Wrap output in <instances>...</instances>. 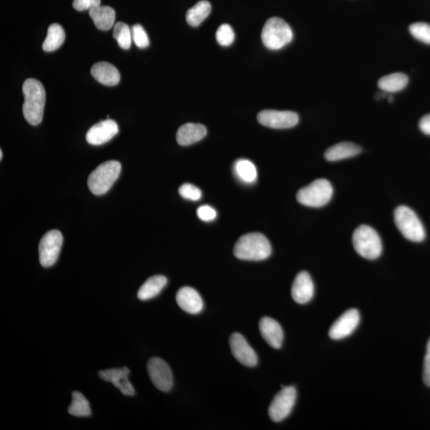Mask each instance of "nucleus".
<instances>
[{
	"instance_id": "2",
	"label": "nucleus",
	"mask_w": 430,
	"mask_h": 430,
	"mask_svg": "<svg viewBox=\"0 0 430 430\" xmlns=\"http://www.w3.org/2000/svg\"><path fill=\"white\" fill-rule=\"evenodd\" d=\"M272 247L267 237L259 233L242 236L235 244V257L244 261H263L270 257Z\"/></svg>"
},
{
	"instance_id": "23",
	"label": "nucleus",
	"mask_w": 430,
	"mask_h": 430,
	"mask_svg": "<svg viewBox=\"0 0 430 430\" xmlns=\"http://www.w3.org/2000/svg\"><path fill=\"white\" fill-rule=\"evenodd\" d=\"M167 279L165 276L156 275L148 279L139 289L137 298L141 300H148L158 296L166 286Z\"/></svg>"
},
{
	"instance_id": "1",
	"label": "nucleus",
	"mask_w": 430,
	"mask_h": 430,
	"mask_svg": "<svg viewBox=\"0 0 430 430\" xmlns=\"http://www.w3.org/2000/svg\"><path fill=\"white\" fill-rule=\"evenodd\" d=\"M25 104L23 115L29 124L36 126L42 122L46 103L44 86L37 79L28 78L22 85Z\"/></svg>"
},
{
	"instance_id": "9",
	"label": "nucleus",
	"mask_w": 430,
	"mask_h": 430,
	"mask_svg": "<svg viewBox=\"0 0 430 430\" xmlns=\"http://www.w3.org/2000/svg\"><path fill=\"white\" fill-rule=\"evenodd\" d=\"M296 400V391L293 387H283L276 394L269 408V415L275 422H280L291 414Z\"/></svg>"
},
{
	"instance_id": "17",
	"label": "nucleus",
	"mask_w": 430,
	"mask_h": 430,
	"mask_svg": "<svg viewBox=\"0 0 430 430\" xmlns=\"http://www.w3.org/2000/svg\"><path fill=\"white\" fill-rule=\"evenodd\" d=\"M259 329L263 339L275 349L281 348L284 340V333L281 325L275 319L263 317L259 323Z\"/></svg>"
},
{
	"instance_id": "14",
	"label": "nucleus",
	"mask_w": 430,
	"mask_h": 430,
	"mask_svg": "<svg viewBox=\"0 0 430 430\" xmlns=\"http://www.w3.org/2000/svg\"><path fill=\"white\" fill-rule=\"evenodd\" d=\"M118 132V125L114 120H104L90 127L86 134V141L97 146L111 141Z\"/></svg>"
},
{
	"instance_id": "3",
	"label": "nucleus",
	"mask_w": 430,
	"mask_h": 430,
	"mask_svg": "<svg viewBox=\"0 0 430 430\" xmlns=\"http://www.w3.org/2000/svg\"><path fill=\"white\" fill-rule=\"evenodd\" d=\"M353 246L361 257L375 260L380 257L382 244L379 234L367 225L359 226L352 236Z\"/></svg>"
},
{
	"instance_id": "35",
	"label": "nucleus",
	"mask_w": 430,
	"mask_h": 430,
	"mask_svg": "<svg viewBox=\"0 0 430 430\" xmlns=\"http://www.w3.org/2000/svg\"><path fill=\"white\" fill-rule=\"evenodd\" d=\"M101 6V0H74L73 7L79 11L91 10Z\"/></svg>"
},
{
	"instance_id": "6",
	"label": "nucleus",
	"mask_w": 430,
	"mask_h": 430,
	"mask_svg": "<svg viewBox=\"0 0 430 430\" xmlns=\"http://www.w3.org/2000/svg\"><path fill=\"white\" fill-rule=\"evenodd\" d=\"M394 222L402 235L411 242H421L426 237V231L414 211L405 206L395 209Z\"/></svg>"
},
{
	"instance_id": "36",
	"label": "nucleus",
	"mask_w": 430,
	"mask_h": 430,
	"mask_svg": "<svg viewBox=\"0 0 430 430\" xmlns=\"http://www.w3.org/2000/svg\"><path fill=\"white\" fill-rule=\"evenodd\" d=\"M423 381L427 387H430V339L427 342L426 353L424 359Z\"/></svg>"
},
{
	"instance_id": "7",
	"label": "nucleus",
	"mask_w": 430,
	"mask_h": 430,
	"mask_svg": "<svg viewBox=\"0 0 430 430\" xmlns=\"http://www.w3.org/2000/svg\"><path fill=\"white\" fill-rule=\"evenodd\" d=\"M333 188L328 180L319 179L300 189L296 200L300 204L310 207H322L332 200Z\"/></svg>"
},
{
	"instance_id": "29",
	"label": "nucleus",
	"mask_w": 430,
	"mask_h": 430,
	"mask_svg": "<svg viewBox=\"0 0 430 430\" xmlns=\"http://www.w3.org/2000/svg\"><path fill=\"white\" fill-rule=\"evenodd\" d=\"M113 38L122 49L129 50L131 48L132 30L126 23L123 22L116 23L113 28Z\"/></svg>"
},
{
	"instance_id": "34",
	"label": "nucleus",
	"mask_w": 430,
	"mask_h": 430,
	"mask_svg": "<svg viewBox=\"0 0 430 430\" xmlns=\"http://www.w3.org/2000/svg\"><path fill=\"white\" fill-rule=\"evenodd\" d=\"M197 215L204 222H211L217 217V212L213 207L208 205H203L197 208Z\"/></svg>"
},
{
	"instance_id": "33",
	"label": "nucleus",
	"mask_w": 430,
	"mask_h": 430,
	"mask_svg": "<svg viewBox=\"0 0 430 430\" xmlns=\"http://www.w3.org/2000/svg\"><path fill=\"white\" fill-rule=\"evenodd\" d=\"M179 193L183 199L199 201L202 197V191L191 183H184L179 189Z\"/></svg>"
},
{
	"instance_id": "12",
	"label": "nucleus",
	"mask_w": 430,
	"mask_h": 430,
	"mask_svg": "<svg viewBox=\"0 0 430 430\" xmlns=\"http://www.w3.org/2000/svg\"><path fill=\"white\" fill-rule=\"evenodd\" d=\"M359 321L360 315L358 310L354 309L347 310L332 325L329 330V336L335 340L345 339L354 333Z\"/></svg>"
},
{
	"instance_id": "20",
	"label": "nucleus",
	"mask_w": 430,
	"mask_h": 430,
	"mask_svg": "<svg viewBox=\"0 0 430 430\" xmlns=\"http://www.w3.org/2000/svg\"><path fill=\"white\" fill-rule=\"evenodd\" d=\"M207 130L204 125L200 124L188 123L179 127L176 139L181 146H188L199 142L207 135Z\"/></svg>"
},
{
	"instance_id": "11",
	"label": "nucleus",
	"mask_w": 430,
	"mask_h": 430,
	"mask_svg": "<svg viewBox=\"0 0 430 430\" xmlns=\"http://www.w3.org/2000/svg\"><path fill=\"white\" fill-rule=\"evenodd\" d=\"M261 125L275 130L290 129L298 124V113L293 111H277V110H263L258 115Z\"/></svg>"
},
{
	"instance_id": "21",
	"label": "nucleus",
	"mask_w": 430,
	"mask_h": 430,
	"mask_svg": "<svg viewBox=\"0 0 430 430\" xmlns=\"http://www.w3.org/2000/svg\"><path fill=\"white\" fill-rule=\"evenodd\" d=\"M362 148L358 144L351 142H342L329 148L325 153V159L330 162L349 159L361 153Z\"/></svg>"
},
{
	"instance_id": "25",
	"label": "nucleus",
	"mask_w": 430,
	"mask_h": 430,
	"mask_svg": "<svg viewBox=\"0 0 430 430\" xmlns=\"http://www.w3.org/2000/svg\"><path fill=\"white\" fill-rule=\"evenodd\" d=\"M211 11V4L206 0H202L188 11L186 20L190 26L197 27L207 18Z\"/></svg>"
},
{
	"instance_id": "38",
	"label": "nucleus",
	"mask_w": 430,
	"mask_h": 430,
	"mask_svg": "<svg viewBox=\"0 0 430 430\" xmlns=\"http://www.w3.org/2000/svg\"><path fill=\"white\" fill-rule=\"evenodd\" d=\"M3 159V151L0 150V160Z\"/></svg>"
},
{
	"instance_id": "15",
	"label": "nucleus",
	"mask_w": 430,
	"mask_h": 430,
	"mask_svg": "<svg viewBox=\"0 0 430 430\" xmlns=\"http://www.w3.org/2000/svg\"><path fill=\"white\" fill-rule=\"evenodd\" d=\"M130 374V370L126 367L104 370L98 373L102 380L112 382L126 396H133L135 390L129 380Z\"/></svg>"
},
{
	"instance_id": "37",
	"label": "nucleus",
	"mask_w": 430,
	"mask_h": 430,
	"mask_svg": "<svg viewBox=\"0 0 430 430\" xmlns=\"http://www.w3.org/2000/svg\"><path fill=\"white\" fill-rule=\"evenodd\" d=\"M419 127L423 133L430 136V113L424 116V117L420 120Z\"/></svg>"
},
{
	"instance_id": "27",
	"label": "nucleus",
	"mask_w": 430,
	"mask_h": 430,
	"mask_svg": "<svg viewBox=\"0 0 430 430\" xmlns=\"http://www.w3.org/2000/svg\"><path fill=\"white\" fill-rule=\"evenodd\" d=\"M235 172L241 181L246 183H253L258 178L257 168L251 160L247 159L235 162Z\"/></svg>"
},
{
	"instance_id": "24",
	"label": "nucleus",
	"mask_w": 430,
	"mask_h": 430,
	"mask_svg": "<svg viewBox=\"0 0 430 430\" xmlns=\"http://www.w3.org/2000/svg\"><path fill=\"white\" fill-rule=\"evenodd\" d=\"M409 83V78L405 74L394 73L387 75L380 79V88L385 92H396L405 88Z\"/></svg>"
},
{
	"instance_id": "19",
	"label": "nucleus",
	"mask_w": 430,
	"mask_h": 430,
	"mask_svg": "<svg viewBox=\"0 0 430 430\" xmlns=\"http://www.w3.org/2000/svg\"><path fill=\"white\" fill-rule=\"evenodd\" d=\"M91 74L98 83L104 85L114 86L120 83V75L118 69L106 62L95 64L92 67Z\"/></svg>"
},
{
	"instance_id": "18",
	"label": "nucleus",
	"mask_w": 430,
	"mask_h": 430,
	"mask_svg": "<svg viewBox=\"0 0 430 430\" xmlns=\"http://www.w3.org/2000/svg\"><path fill=\"white\" fill-rule=\"evenodd\" d=\"M176 302L180 309L190 314L200 313L203 309L201 296L191 287L180 289L176 294Z\"/></svg>"
},
{
	"instance_id": "8",
	"label": "nucleus",
	"mask_w": 430,
	"mask_h": 430,
	"mask_svg": "<svg viewBox=\"0 0 430 430\" xmlns=\"http://www.w3.org/2000/svg\"><path fill=\"white\" fill-rule=\"evenodd\" d=\"M63 242V237L60 230L48 232L39 242V263L45 268L56 263L60 257Z\"/></svg>"
},
{
	"instance_id": "13",
	"label": "nucleus",
	"mask_w": 430,
	"mask_h": 430,
	"mask_svg": "<svg viewBox=\"0 0 430 430\" xmlns=\"http://www.w3.org/2000/svg\"><path fill=\"white\" fill-rule=\"evenodd\" d=\"M230 345L232 354L238 362L246 367L253 368L258 363L257 354L249 345L247 341L240 333L230 336Z\"/></svg>"
},
{
	"instance_id": "32",
	"label": "nucleus",
	"mask_w": 430,
	"mask_h": 430,
	"mask_svg": "<svg viewBox=\"0 0 430 430\" xmlns=\"http://www.w3.org/2000/svg\"><path fill=\"white\" fill-rule=\"evenodd\" d=\"M132 41L139 48L144 49L148 48L150 41L148 34L145 32L141 25H136L131 29Z\"/></svg>"
},
{
	"instance_id": "5",
	"label": "nucleus",
	"mask_w": 430,
	"mask_h": 430,
	"mask_svg": "<svg viewBox=\"0 0 430 430\" xmlns=\"http://www.w3.org/2000/svg\"><path fill=\"white\" fill-rule=\"evenodd\" d=\"M120 162L107 161L92 171L88 179V187L92 194L102 195L108 193L120 176Z\"/></svg>"
},
{
	"instance_id": "22",
	"label": "nucleus",
	"mask_w": 430,
	"mask_h": 430,
	"mask_svg": "<svg viewBox=\"0 0 430 430\" xmlns=\"http://www.w3.org/2000/svg\"><path fill=\"white\" fill-rule=\"evenodd\" d=\"M90 16L99 30L109 31L114 25L115 11L108 6H98L90 10Z\"/></svg>"
},
{
	"instance_id": "10",
	"label": "nucleus",
	"mask_w": 430,
	"mask_h": 430,
	"mask_svg": "<svg viewBox=\"0 0 430 430\" xmlns=\"http://www.w3.org/2000/svg\"><path fill=\"white\" fill-rule=\"evenodd\" d=\"M150 380L160 391L168 392L173 387V375L169 366L160 358L151 359L148 363Z\"/></svg>"
},
{
	"instance_id": "16",
	"label": "nucleus",
	"mask_w": 430,
	"mask_h": 430,
	"mask_svg": "<svg viewBox=\"0 0 430 430\" xmlns=\"http://www.w3.org/2000/svg\"><path fill=\"white\" fill-rule=\"evenodd\" d=\"M291 293L296 303L300 305L309 303L314 296V284L309 272L303 271L296 275Z\"/></svg>"
},
{
	"instance_id": "28",
	"label": "nucleus",
	"mask_w": 430,
	"mask_h": 430,
	"mask_svg": "<svg viewBox=\"0 0 430 430\" xmlns=\"http://www.w3.org/2000/svg\"><path fill=\"white\" fill-rule=\"evenodd\" d=\"M72 403L69 406L68 412L69 415L75 417H89L92 412L89 401L85 398L84 395L78 391L72 394Z\"/></svg>"
},
{
	"instance_id": "4",
	"label": "nucleus",
	"mask_w": 430,
	"mask_h": 430,
	"mask_svg": "<svg viewBox=\"0 0 430 430\" xmlns=\"http://www.w3.org/2000/svg\"><path fill=\"white\" fill-rule=\"evenodd\" d=\"M293 33L286 21L272 17L265 23L261 32V40L266 48L280 50L292 42Z\"/></svg>"
},
{
	"instance_id": "26",
	"label": "nucleus",
	"mask_w": 430,
	"mask_h": 430,
	"mask_svg": "<svg viewBox=\"0 0 430 430\" xmlns=\"http://www.w3.org/2000/svg\"><path fill=\"white\" fill-rule=\"evenodd\" d=\"M66 39V33L60 25L54 23L48 28V36L43 44V49L46 52L55 51L60 48Z\"/></svg>"
},
{
	"instance_id": "31",
	"label": "nucleus",
	"mask_w": 430,
	"mask_h": 430,
	"mask_svg": "<svg viewBox=\"0 0 430 430\" xmlns=\"http://www.w3.org/2000/svg\"><path fill=\"white\" fill-rule=\"evenodd\" d=\"M235 32L228 25H221L216 32L217 42L223 46H229L234 43Z\"/></svg>"
},
{
	"instance_id": "30",
	"label": "nucleus",
	"mask_w": 430,
	"mask_h": 430,
	"mask_svg": "<svg viewBox=\"0 0 430 430\" xmlns=\"http://www.w3.org/2000/svg\"><path fill=\"white\" fill-rule=\"evenodd\" d=\"M410 32L416 39L430 45V25L426 22H415L410 26Z\"/></svg>"
}]
</instances>
